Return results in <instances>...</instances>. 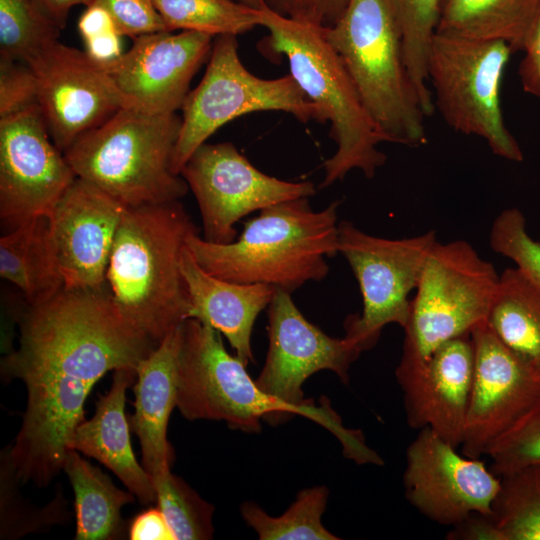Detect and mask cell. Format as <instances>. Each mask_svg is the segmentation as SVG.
I'll return each instance as SVG.
<instances>
[{"instance_id": "b9f144b4", "label": "cell", "mask_w": 540, "mask_h": 540, "mask_svg": "<svg viewBox=\"0 0 540 540\" xmlns=\"http://www.w3.org/2000/svg\"><path fill=\"white\" fill-rule=\"evenodd\" d=\"M78 21V30L83 41L119 32L109 13L100 5L92 3L86 6Z\"/></svg>"}, {"instance_id": "277c9868", "label": "cell", "mask_w": 540, "mask_h": 540, "mask_svg": "<svg viewBox=\"0 0 540 540\" xmlns=\"http://www.w3.org/2000/svg\"><path fill=\"white\" fill-rule=\"evenodd\" d=\"M261 26L268 31L263 49L284 55L290 74L320 114L330 123L335 153L324 162L321 187L343 180L351 170L374 177L386 155L378 149L386 142L368 113L342 59L326 39L321 26L287 17L262 5Z\"/></svg>"}, {"instance_id": "8d00e7d4", "label": "cell", "mask_w": 540, "mask_h": 540, "mask_svg": "<svg viewBox=\"0 0 540 540\" xmlns=\"http://www.w3.org/2000/svg\"><path fill=\"white\" fill-rule=\"evenodd\" d=\"M38 105V81L25 63L0 59V119Z\"/></svg>"}, {"instance_id": "9a60e30c", "label": "cell", "mask_w": 540, "mask_h": 540, "mask_svg": "<svg viewBox=\"0 0 540 540\" xmlns=\"http://www.w3.org/2000/svg\"><path fill=\"white\" fill-rule=\"evenodd\" d=\"M499 484L480 458L459 454L430 428L407 447L405 497L431 521L455 526L473 514L490 516Z\"/></svg>"}, {"instance_id": "f35d334b", "label": "cell", "mask_w": 540, "mask_h": 540, "mask_svg": "<svg viewBox=\"0 0 540 540\" xmlns=\"http://www.w3.org/2000/svg\"><path fill=\"white\" fill-rule=\"evenodd\" d=\"M348 0H268L275 11L324 28L330 27L342 15Z\"/></svg>"}, {"instance_id": "d590c367", "label": "cell", "mask_w": 540, "mask_h": 540, "mask_svg": "<svg viewBox=\"0 0 540 540\" xmlns=\"http://www.w3.org/2000/svg\"><path fill=\"white\" fill-rule=\"evenodd\" d=\"M486 456L497 476L540 463V400L491 446Z\"/></svg>"}, {"instance_id": "4dcf8cb0", "label": "cell", "mask_w": 540, "mask_h": 540, "mask_svg": "<svg viewBox=\"0 0 540 540\" xmlns=\"http://www.w3.org/2000/svg\"><path fill=\"white\" fill-rule=\"evenodd\" d=\"M443 0H390L402 36L405 65L426 117L434 111L427 57Z\"/></svg>"}, {"instance_id": "4fadbf2b", "label": "cell", "mask_w": 540, "mask_h": 540, "mask_svg": "<svg viewBox=\"0 0 540 540\" xmlns=\"http://www.w3.org/2000/svg\"><path fill=\"white\" fill-rule=\"evenodd\" d=\"M180 175L198 203L202 238L218 244L237 238L235 224L246 215L316 193L310 181H285L261 172L230 142L204 143Z\"/></svg>"}, {"instance_id": "484cf974", "label": "cell", "mask_w": 540, "mask_h": 540, "mask_svg": "<svg viewBox=\"0 0 540 540\" xmlns=\"http://www.w3.org/2000/svg\"><path fill=\"white\" fill-rule=\"evenodd\" d=\"M486 322L511 352L540 374V289L517 267L500 275Z\"/></svg>"}, {"instance_id": "d6986e66", "label": "cell", "mask_w": 540, "mask_h": 540, "mask_svg": "<svg viewBox=\"0 0 540 540\" xmlns=\"http://www.w3.org/2000/svg\"><path fill=\"white\" fill-rule=\"evenodd\" d=\"M126 206L93 183L76 177L49 217L66 289H102L115 236Z\"/></svg>"}, {"instance_id": "30bf717a", "label": "cell", "mask_w": 540, "mask_h": 540, "mask_svg": "<svg viewBox=\"0 0 540 540\" xmlns=\"http://www.w3.org/2000/svg\"><path fill=\"white\" fill-rule=\"evenodd\" d=\"M512 49L502 41H481L436 33L427 57L435 110L453 130L486 141L491 151L520 162L523 152L507 128L500 89Z\"/></svg>"}, {"instance_id": "74e56055", "label": "cell", "mask_w": 540, "mask_h": 540, "mask_svg": "<svg viewBox=\"0 0 540 540\" xmlns=\"http://www.w3.org/2000/svg\"><path fill=\"white\" fill-rule=\"evenodd\" d=\"M113 19L122 36L169 31L153 0H94Z\"/></svg>"}, {"instance_id": "f546056e", "label": "cell", "mask_w": 540, "mask_h": 540, "mask_svg": "<svg viewBox=\"0 0 540 540\" xmlns=\"http://www.w3.org/2000/svg\"><path fill=\"white\" fill-rule=\"evenodd\" d=\"M169 31L213 36L244 33L261 26L260 8L233 0H153Z\"/></svg>"}, {"instance_id": "ee69618b", "label": "cell", "mask_w": 540, "mask_h": 540, "mask_svg": "<svg viewBox=\"0 0 540 540\" xmlns=\"http://www.w3.org/2000/svg\"><path fill=\"white\" fill-rule=\"evenodd\" d=\"M242 3L259 8L268 3V0H241Z\"/></svg>"}, {"instance_id": "7402d4cb", "label": "cell", "mask_w": 540, "mask_h": 540, "mask_svg": "<svg viewBox=\"0 0 540 540\" xmlns=\"http://www.w3.org/2000/svg\"><path fill=\"white\" fill-rule=\"evenodd\" d=\"M180 326L136 367L135 412L129 424L141 445L142 465L152 477L171 468L174 461L167 426L177 407Z\"/></svg>"}, {"instance_id": "83f0119b", "label": "cell", "mask_w": 540, "mask_h": 540, "mask_svg": "<svg viewBox=\"0 0 540 540\" xmlns=\"http://www.w3.org/2000/svg\"><path fill=\"white\" fill-rule=\"evenodd\" d=\"M489 516L497 540H540V463L499 476Z\"/></svg>"}, {"instance_id": "d4e9b609", "label": "cell", "mask_w": 540, "mask_h": 540, "mask_svg": "<svg viewBox=\"0 0 540 540\" xmlns=\"http://www.w3.org/2000/svg\"><path fill=\"white\" fill-rule=\"evenodd\" d=\"M540 0H443L436 33L523 49Z\"/></svg>"}, {"instance_id": "6da1fadb", "label": "cell", "mask_w": 540, "mask_h": 540, "mask_svg": "<svg viewBox=\"0 0 540 540\" xmlns=\"http://www.w3.org/2000/svg\"><path fill=\"white\" fill-rule=\"evenodd\" d=\"M18 323L19 346L2 358L1 376L20 379L32 399L85 404L108 371L136 369L157 346L122 316L108 286L63 288L27 304Z\"/></svg>"}, {"instance_id": "9c48e42d", "label": "cell", "mask_w": 540, "mask_h": 540, "mask_svg": "<svg viewBox=\"0 0 540 540\" xmlns=\"http://www.w3.org/2000/svg\"><path fill=\"white\" fill-rule=\"evenodd\" d=\"M500 275L465 240H438L425 260L404 329L400 362L427 358L486 321Z\"/></svg>"}, {"instance_id": "d6a6232c", "label": "cell", "mask_w": 540, "mask_h": 540, "mask_svg": "<svg viewBox=\"0 0 540 540\" xmlns=\"http://www.w3.org/2000/svg\"><path fill=\"white\" fill-rule=\"evenodd\" d=\"M60 30L36 0H0L1 60L29 63Z\"/></svg>"}, {"instance_id": "52a82bcc", "label": "cell", "mask_w": 540, "mask_h": 540, "mask_svg": "<svg viewBox=\"0 0 540 540\" xmlns=\"http://www.w3.org/2000/svg\"><path fill=\"white\" fill-rule=\"evenodd\" d=\"M268 352L258 386L277 400L314 413L320 425L342 444L344 455L362 464H374L379 454L366 443L358 430L348 429L328 401L317 406L304 398L306 379L321 370L334 372L347 384L349 369L361 351L350 339L333 338L309 322L291 298V293L276 289L268 306Z\"/></svg>"}, {"instance_id": "3957f363", "label": "cell", "mask_w": 540, "mask_h": 540, "mask_svg": "<svg viewBox=\"0 0 540 540\" xmlns=\"http://www.w3.org/2000/svg\"><path fill=\"white\" fill-rule=\"evenodd\" d=\"M334 201L314 211L308 198L281 202L244 222L237 238L209 242L193 231L186 247L209 274L237 283H260L292 293L323 280L327 257L338 252V207Z\"/></svg>"}, {"instance_id": "e0dca14e", "label": "cell", "mask_w": 540, "mask_h": 540, "mask_svg": "<svg viewBox=\"0 0 540 540\" xmlns=\"http://www.w3.org/2000/svg\"><path fill=\"white\" fill-rule=\"evenodd\" d=\"M473 377L462 454L481 458L540 400V374L511 352L486 321L470 333Z\"/></svg>"}, {"instance_id": "8fae6325", "label": "cell", "mask_w": 540, "mask_h": 540, "mask_svg": "<svg viewBox=\"0 0 540 540\" xmlns=\"http://www.w3.org/2000/svg\"><path fill=\"white\" fill-rule=\"evenodd\" d=\"M181 129L172 156L180 175L191 155L220 127L257 111H282L301 122H320V114L291 74L262 79L251 74L238 54L236 36H217L206 72L182 105Z\"/></svg>"}, {"instance_id": "1f68e13d", "label": "cell", "mask_w": 540, "mask_h": 540, "mask_svg": "<svg viewBox=\"0 0 540 540\" xmlns=\"http://www.w3.org/2000/svg\"><path fill=\"white\" fill-rule=\"evenodd\" d=\"M16 476L11 464L8 447L0 457V538L19 539L29 533H40L70 519L67 501L61 489L53 500L42 507L29 503L20 494Z\"/></svg>"}, {"instance_id": "8992f818", "label": "cell", "mask_w": 540, "mask_h": 540, "mask_svg": "<svg viewBox=\"0 0 540 540\" xmlns=\"http://www.w3.org/2000/svg\"><path fill=\"white\" fill-rule=\"evenodd\" d=\"M323 32L385 141L424 145L426 116L405 65L390 0H348L340 18Z\"/></svg>"}, {"instance_id": "44dd1931", "label": "cell", "mask_w": 540, "mask_h": 540, "mask_svg": "<svg viewBox=\"0 0 540 540\" xmlns=\"http://www.w3.org/2000/svg\"><path fill=\"white\" fill-rule=\"evenodd\" d=\"M181 272L190 301L187 319L207 323L225 336L246 365L254 361L251 336L258 315L268 308L276 288L260 283H237L206 272L187 247Z\"/></svg>"}, {"instance_id": "2e32d148", "label": "cell", "mask_w": 540, "mask_h": 540, "mask_svg": "<svg viewBox=\"0 0 540 540\" xmlns=\"http://www.w3.org/2000/svg\"><path fill=\"white\" fill-rule=\"evenodd\" d=\"M27 65L38 81V106L64 153L76 139L126 107L106 68L85 51L56 41Z\"/></svg>"}, {"instance_id": "ac0fdd59", "label": "cell", "mask_w": 540, "mask_h": 540, "mask_svg": "<svg viewBox=\"0 0 540 540\" xmlns=\"http://www.w3.org/2000/svg\"><path fill=\"white\" fill-rule=\"evenodd\" d=\"M212 49V36L196 31H162L134 38L132 47L104 66L126 107L151 114H174L189 84Z\"/></svg>"}, {"instance_id": "60d3db41", "label": "cell", "mask_w": 540, "mask_h": 540, "mask_svg": "<svg viewBox=\"0 0 540 540\" xmlns=\"http://www.w3.org/2000/svg\"><path fill=\"white\" fill-rule=\"evenodd\" d=\"M130 540H175L168 522L158 506L136 515L127 530Z\"/></svg>"}, {"instance_id": "7c38bea8", "label": "cell", "mask_w": 540, "mask_h": 540, "mask_svg": "<svg viewBox=\"0 0 540 540\" xmlns=\"http://www.w3.org/2000/svg\"><path fill=\"white\" fill-rule=\"evenodd\" d=\"M436 232L387 239L363 232L350 221L338 224V252L350 265L362 296L361 314L344 322L345 337L361 352L371 349L382 329L391 323L407 324L409 294L416 289Z\"/></svg>"}, {"instance_id": "603a6c76", "label": "cell", "mask_w": 540, "mask_h": 540, "mask_svg": "<svg viewBox=\"0 0 540 540\" xmlns=\"http://www.w3.org/2000/svg\"><path fill=\"white\" fill-rule=\"evenodd\" d=\"M136 380V369L114 371L111 387L96 403L92 418L83 420L71 440V449L109 468L143 505L156 503L152 476L139 464L125 415L126 391Z\"/></svg>"}, {"instance_id": "f1b7e54d", "label": "cell", "mask_w": 540, "mask_h": 540, "mask_svg": "<svg viewBox=\"0 0 540 540\" xmlns=\"http://www.w3.org/2000/svg\"><path fill=\"white\" fill-rule=\"evenodd\" d=\"M328 496L325 486L303 489L294 503L277 517L267 514L254 502L243 503L240 511L260 540H338L321 521Z\"/></svg>"}, {"instance_id": "7bdbcfd3", "label": "cell", "mask_w": 540, "mask_h": 540, "mask_svg": "<svg viewBox=\"0 0 540 540\" xmlns=\"http://www.w3.org/2000/svg\"><path fill=\"white\" fill-rule=\"evenodd\" d=\"M56 25L63 29L71 9L77 5H91L94 0H36Z\"/></svg>"}, {"instance_id": "ab89813d", "label": "cell", "mask_w": 540, "mask_h": 540, "mask_svg": "<svg viewBox=\"0 0 540 540\" xmlns=\"http://www.w3.org/2000/svg\"><path fill=\"white\" fill-rule=\"evenodd\" d=\"M519 77L524 91L540 101V8L526 36Z\"/></svg>"}, {"instance_id": "ba28073f", "label": "cell", "mask_w": 540, "mask_h": 540, "mask_svg": "<svg viewBox=\"0 0 540 540\" xmlns=\"http://www.w3.org/2000/svg\"><path fill=\"white\" fill-rule=\"evenodd\" d=\"M177 370V408L188 420H223L246 433H259L261 420L276 425L293 415L320 425L311 411L264 392L246 364L226 350L221 334L197 319L180 326Z\"/></svg>"}, {"instance_id": "7a4b0ae2", "label": "cell", "mask_w": 540, "mask_h": 540, "mask_svg": "<svg viewBox=\"0 0 540 540\" xmlns=\"http://www.w3.org/2000/svg\"><path fill=\"white\" fill-rule=\"evenodd\" d=\"M196 227L178 201L126 207L107 268V284L122 316L156 344L190 309L181 258Z\"/></svg>"}, {"instance_id": "ffe728a7", "label": "cell", "mask_w": 540, "mask_h": 540, "mask_svg": "<svg viewBox=\"0 0 540 540\" xmlns=\"http://www.w3.org/2000/svg\"><path fill=\"white\" fill-rule=\"evenodd\" d=\"M473 367L470 334L443 343L422 361L399 362L395 376L408 425L430 428L456 448L461 446Z\"/></svg>"}, {"instance_id": "cb8c5ba5", "label": "cell", "mask_w": 540, "mask_h": 540, "mask_svg": "<svg viewBox=\"0 0 540 540\" xmlns=\"http://www.w3.org/2000/svg\"><path fill=\"white\" fill-rule=\"evenodd\" d=\"M0 276L23 293L28 305L44 302L64 288L48 216L1 236Z\"/></svg>"}, {"instance_id": "e575fe53", "label": "cell", "mask_w": 540, "mask_h": 540, "mask_svg": "<svg viewBox=\"0 0 540 540\" xmlns=\"http://www.w3.org/2000/svg\"><path fill=\"white\" fill-rule=\"evenodd\" d=\"M489 242L494 252L511 259L540 289V241L528 234L525 217L519 209H505L495 218Z\"/></svg>"}, {"instance_id": "5b68a950", "label": "cell", "mask_w": 540, "mask_h": 540, "mask_svg": "<svg viewBox=\"0 0 540 540\" xmlns=\"http://www.w3.org/2000/svg\"><path fill=\"white\" fill-rule=\"evenodd\" d=\"M180 129L176 113L124 107L81 135L64 155L77 177L126 207L178 201L189 188L171 166Z\"/></svg>"}, {"instance_id": "836d02e7", "label": "cell", "mask_w": 540, "mask_h": 540, "mask_svg": "<svg viewBox=\"0 0 540 540\" xmlns=\"http://www.w3.org/2000/svg\"><path fill=\"white\" fill-rule=\"evenodd\" d=\"M152 478L156 505L164 514L175 540L212 539L214 506L174 475L171 468Z\"/></svg>"}, {"instance_id": "4316f807", "label": "cell", "mask_w": 540, "mask_h": 540, "mask_svg": "<svg viewBox=\"0 0 540 540\" xmlns=\"http://www.w3.org/2000/svg\"><path fill=\"white\" fill-rule=\"evenodd\" d=\"M63 471L75 497L76 540H115L124 533L123 506L135 495L117 488L110 477L82 458L77 450L66 455Z\"/></svg>"}, {"instance_id": "5bb4252c", "label": "cell", "mask_w": 540, "mask_h": 540, "mask_svg": "<svg viewBox=\"0 0 540 540\" xmlns=\"http://www.w3.org/2000/svg\"><path fill=\"white\" fill-rule=\"evenodd\" d=\"M76 177L38 105L0 119V220L5 232L49 216Z\"/></svg>"}]
</instances>
